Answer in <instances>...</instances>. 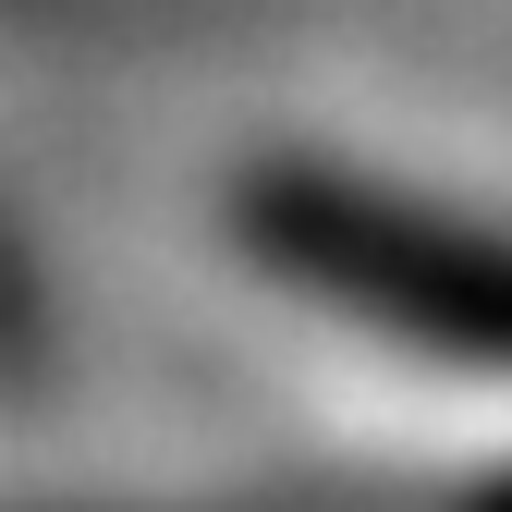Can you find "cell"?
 <instances>
[{
    "mask_svg": "<svg viewBox=\"0 0 512 512\" xmlns=\"http://www.w3.org/2000/svg\"><path fill=\"white\" fill-rule=\"evenodd\" d=\"M220 269L317 366L512 439V196L378 147L269 135L208 196Z\"/></svg>",
    "mask_w": 512,
    "mask_h": 512,
    "instance_id": "1",
    "label": "cell"
}]
</instances>
